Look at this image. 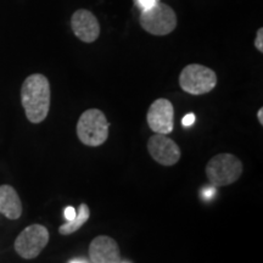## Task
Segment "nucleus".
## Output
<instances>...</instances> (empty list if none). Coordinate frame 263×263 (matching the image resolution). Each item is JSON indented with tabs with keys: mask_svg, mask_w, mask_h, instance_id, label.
Segmentation results:
<instances>
[{
	"mask_svg": "<svg viewBox=\"0 0 263 263\" xmlns=\"http://www.w3.org/2000/svg\"><path fill=\"white\" fill-rule=\"evenodd\" d=\"M136 3L141 9V11H145V10H149L153 6H155L159 3V0H136Z\"/></svg>",
	"mask_w": 263,
	"mask_h": 263,
	"instance_id": "13",
	"label": "nucleus"
},
{
	"mask_svg": "<svg viewBox=\"0 0 263 263\" xmlns=\"http://www.w3.org/2000/svg\"><path fill=\"white\" fill-rule=\"evenodd\" d=\"M147 126L156 134L172 133L174 128V108L167 99H157L150 105L146 115Z\"/></svg>",
	"mask_w": 263,
	"mask_h": 263,
	"instance_id": "7",
	"label": "nucleus"
},
{
	"mask_svg": "<svg viewBox=\"0 0 263 263\" xmlns=\"http://www.w3.org/2000/svg\"><path fill=\"white\" fill-rule=\"evenodd\" d=\"M108 123L106 116L99 108H89L81 115L77 122V137L82 144L90 147L103 145L108 138Z\"/></svg>",
	"mask_w": 263,
	"mask_h": 263,
	"instance_id": "2",
	"label": "nucleus"
},
{
	"mask_svg": "<svg viewBox=\"0 0 263 263\" xmlns=\"http://www.w3.org/2000/svg\"><path fill=\"white\" fill-rule=\"evenodd\" d=\"M49 242V230L42 224L28 226L15 240V250L22 258H35Z\"/></svg>",
	"mask_w": 263,
	"mask_h": 263,
	"instance_id": "6",
	"label": "nucleus"
},
{
	"mask_svg": "<svg viewBox=\"0 0 263 263\" xmlns=\"http://www.w3.org/2000/svg\"><path fill=\"white\" fill-rule=\"evenodd\" d=\"M89 257L93 263H121L120 246L107 235H99L89 246Z\"/></svg>",
	"mask_w": 263,
	"mask_h": 263,
	"instance_id": "10",
	"label": "nucleus"
},
{
	"mask_svg": "<svg viewBox=\"0 0 263 263\" xmlns=\"http://www.w3.org/2000/svg\"><path fill=\"white\" fill-rule=\"evenodd\" d=\"M0 213L9 219H18L22 215V202L11 185H0Z\"/></svg>",
	"mask_w": 263,
	"mask_h": 263,
	"instance_id": "11",
	"label": "nucleus"
},
{
	"mask_svg": "<svg viewBox=\"0 0 263 263\" xmlns=\"http://www.w3.org/2000/svg\"><path fill=\"white\" fill-rule=\"evenodd\" d=\"M77 216V212L72 206H67L65 210V218L67 219V222H71L72 219H74V217Z\"/></svg>",
	"mask_w": 263,
	"mask_h": 263,
	"instance_id": "15",
	"label": "nucleus"
},
{
	"mask_svg": "<svg viewBox=\"0 0 263 263\" xmlns=\"http://www.w3.org/2000/svg\"><path fill=\"white\" fill-rule=\"evenodd\" d=\"M147 151L150 156L162 166L171 167L180 160L182 151L176 141L163 134H154L147 141Z\"/></svg>",
	"mask_w": 263,
	"mask_h": 263,
	"instance_id": "8",
	"label": "nucleus"
},
{
	"mask_svg": "<svg viewBox=\"0 0 263 263\" xmlns=\"http://www.w3.org/2000/svg\"><path fill=\"white\" fill-rule=\"evenodd\" d=\"M213 194H215V188H211L210 190H207L206 193L203 192V197H212Z\"/></svg>",
	"mask_w": 263,
	"mask_h": 263,
	"instance_id": "18",
	"label": "nucleus"
},
{
	"mask_svg": "<svg viewBox=\"0 0 263 263\" xmlns=\"http://www.w3.org/2000/svg\"><path fill=\"white\" fill-rule=\"evenodd\" d=\"M257 118H258V122H259V124H261V126H263V108L261 107L258 110V112H257Z\"/></svg>",
	"mask_w": 263,
	"mask_h": 263,
	"instance_id": "17",
	"label": "nucleus"
},
{
	"mask_svg": "<svg viewBox=\"0 0 263 263\" xmlns=\"http://www.w3.org/2000/svg\"><path fill=\"white\" fill-rule=\"evenodd\" d=\"M255 47L259 52H263V28H259L257 31V35L255 39Z\"/></svg>",
	"mask_w": 263,
	"mask_h": 263,
	"instance_id": "14",
	"label": "nucleus"
},
{
	"mask_svg": "<svg viewBox=\"0 0 263 263\" xmlns=\"http://www.w3.org/2000/svg\"><path fill=\"white\" fill-rule=\"evenodd\" d=\"M141 27L154 35H166L177 27V15L172 8L163 3H157L155 6L140 15Z\"/></svg>",
	"mask_w": 263,
	"mask_h": 263,
	"instance_id": "5",
	"label": "nucleus"
},
{
	"mask_svg": "<svg viewBox=\"0 0 263 263\" xmlns=\"http://www.w3.org/2000/svg\"><path fill=\"white\" fill-rule=\"evenodd\" d=\"M179 85L188 94H207L215 89L217 85V74L215 71L206 66L199 64L188 65L180 72Z\"/></svg>",
	"mask_w": 263,
	"mask_h": 263,
	"instance_id": "4",
	"label": "nucleus"
},
{
	"mask_svg": "<svg viewBox=\"0 0 263 263\" xmlns=\"http://www.w3.org/2000/svg\"><path fill=\"white\" fill-rule=\"evenodd\" d=\"M90 217V210L88 207L87 203H81L80 209H78L77 216L74 217V219H72L71 222L65 223L62 224L60 228H59V233L61 235H70L73 234V233L80 230L82 227H83L85 223H87L88 219Z\"/></svg>",
	"mask_w": 263,
	"mask_h": 263,
	"instance_id": "12",
	"label": "nucleus"
},
{
	"mask_svg": "<svg viewBox=\"0 0 263 263\" xmlns=\"http://www.w3.org/2000/svg\"><path fill=\"white\" fill-rule=\"evenodd\" d=\"M71 26L77 38L84 43H93L100 35V25L89 10H77L72 15Z\"/></svg>",
	"mask_w": 263,
	"mask_h": 263,
	"instance_id": "9",
	"label": "nucleus"
},
{
	"mask_svg": "<svg viewBox=\"0 0 263 263\" xmlns=\"http://www.w3.org/2000/svg\"><path fill=\"white\" fill-rule=\"evenodd\" d=\"M70 263H87V262L82 261V259H73V261H71Z\"/></svg>",
	"mask_w": 263,
	"mask_h": 263,
	"instance_id": "19",
	"label": "nucleus"
},
{
	"mask_svg": "<svg viewBox=\"0 0 263 263\" xmlns=\"http://www.w3.org/2000/svg\"><path fill=\"white\" fill-rule=\"evenodd\" d=\"M242 174V163L232 154H219L206 164V177L215 188L235 183Z\"/></svg>",
	"mask_w": 263,
	"mask_h": 263,
	"instance_id": "3",
	"label": "nucleus"
},
{
	"mask_svg": "<svg viewBox=\"0 0 263 263\" xmlns=\"http://www.w3.org/2000/svg\"><path fill=\"white\" fill-rule=\"evenodd\" d=\"M194 122H195V115L188 114V115H185V116L183 117L182 124L184 127H190Z\"/></svg>",
	"mask_w": 263,
	"mask_h": 263,
	"instance_id": "16",
	"label": "nucleus"
},
{
	"mask_svg": "<svg viewBox=\"0 0 263 263\" xmlns=\"http://www.w3.org/2000/svg\"><path fill=\"white\" fill-rule=\"evenodd\" d=\"M50 83L44 74L34 73L26 78L21 88V103L27 120L41 123L50 110Z\"/></svg>",
	"mask_w": 263,
	"mask_h": 263,
	"instance_id": "1",
	"label": "nucleus"
}]
</instances>
